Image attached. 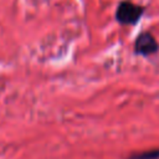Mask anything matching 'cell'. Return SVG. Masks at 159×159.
Here are the masks:
<instances>
[{
	"label": "cell",
	"instance_id": "cell-2",
	"mask_svg": "<svg viewBox=\"0 0 159 159\" xmlns=\"http://www.w3.org/2000/svg\"><path fill=\"white\" fill-rule=\"evenodd\" d=\"M159 48V45L155 40V37L153 35H150L149 32H143L140 34L134 43V51L138 55H143V56H148L152 53H155Z\"/></svg>",
	"mask_w": 159,
	"mask_h": 159
},
{
	"label": "cell",
	"instance_id": "cell-3",
	"mask_svg": "<svg viewBox=\"0 0 159 159\" xmlns=\"http://www.w3.org/2000/svg\"><path fill=\"white\" fill-rule=\"evenodd\" d=\"M128 159H159V149H152L139 154H133Z\"/></svg>",
	"mask_w": 159,
	"mask_h": 159
},
{
	"label": "cell",
	"instance_id": "cell-1",
	"mask_svg": "<svg viewBox=\"0 0 159 159\" xmlns=\"http://www.w3.org/2000/svg\"><path fill=\"white\" fill-rule=\"evenodd\" d=\"M143 7L130 1H122L116 10V19L123 25H134L142 16Z\"/></svg>",
	"mask_w": 159,
	"mask_h": 159
}]
</instances>
